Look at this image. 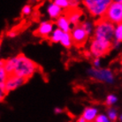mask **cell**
<instances>
[{
    "instance_id": "obj_1",
    "label": "cell",
    "mask_w": 122,
    "mask_h": 122,
    "mask_svg": "<svg viewBox=\"0 0 122 122\" xmlns=\"http://www.w3.org/2000/svg\"><path fill=\"white\" fill-rule=\"evenodd\" d=\"M38 70L39 66L31 58H28L22 53L16 56L15 67L12 73L13 75L21 77L28 81L35 73L38 72Z\"/></svg>"
},
{
    "instance_id": "obj_2",
    "label": "cell",
    "mask_w": 122,
    "mask_h": 122,
    "mask_svg": "<svg viewBox=\"0 0 122 122\" xmlns=\"http://www.w3.org/2000/svg\"><path fill=\"white\" fill-rule=\"evenodd\" d=\"M95 26H96V30L93 36L94 38L108 40L112 42L115 35L114 24L100 18L95 21Z\"/></svg>"
},
{
    "instance_id": "obj_3",
    "label": "cell",
    "mask_w": 122,
    "mask_h": 122,
    "mask_svg": "<svg viewBox=\"0 0 122 122\" xmlns=\"http://www.w3.org/2000/svg\"><path fill=\"white\" fill-rule=\"evenodd\" d=\"M100 18L112 24H122V5L119 2H112Z\"/></svg>"
},
{
    "instance_id": "obj_4",
    "label": "cell",
    "mask_w": 122,
    "mask_h": 122,
    "mask_svg": "<svg viewBox=\"0 0 122 122\" xmlns=\"http://www.w3.org/2000/svg\"><path fill=\"white\" fill-rule=\"evenodd\" d=\"M112 49V43L111 41L104 39H97L92 37L90 51L95 57H104L109 54Z\"/></svg>"
},
{
    "instance_id": "obj_5",
    "label": "cell",
    "mask_w": 122,
    "mask_h": 122,
    "mask_svg": "<svg viewBox=\"0 0 122 122\" xmlns=\"http://www.w3.org/2000/svg\"><path fill=\"white\" fill-rule=\"evenodd\" d=\"M82 3L88 8L90 14L96 17L98 15H103L107 10L108 6L112 3V1H108V0H85Z\"/></svg>"
},
{
    "instance_id": "obj_6",
    "label": "cell",
    "mask_w": 122,
    "mask_h": 122,
    "mask_svg": "<svg viewBox=\"0 0 122 122\" xmlns=\"http://www.w3.org/2000/svg\"><path fill=\"white\" fill-rule=\"evenodd\" d=\"M71 37H72V43L77 48H83L85 46L89 35L81 27V23L74 26L73 30H71Z\"/></svg>"
},
{
    "instance_id": "obj_7",
    "label": "cell",
    "mask_w": 122,
    "mask_h": 122,
    "mask_svg": "<svg viewBox=\"0 0 122 122\" xmlns=\"http://www.w3.org/2000/svg\"><path fill=\"white\" fill-rule=\"evenodd\" d=\"M63 15L67 19L70 24H73L74 26L79 24L80 18L82 16L83 10L77 7H68L63 11Z\"/></svg>"
},
{
    "instance_id": "obj_8",
    "label": "cell",
    "mask_w": 122,
    "mask_h": 122,
    "mask_svg": "<svg viewBox=\"0 0 122 122\" xmlns=\"http://www.w3.org/2000/svg\"><path fill=\"white\" fill-rule=\"evenodd\" d=\"M27 81H28L27 80L24 79V78H21V77L16 76V75H13V74L8 75L5 82L6 91H7V93L14 91L17 89H19L21 86L24 85Z\"/></svg>"
},
{
    "instance_id": "obj_9",
    "label": "cell",
    "mask_w": 122,
    "mask_h": 122,
    "mask_svg": "<svg viewBox=\"0 0 122 122\" xmlns=\"http://www.w3.org/2000/svg\"><path fill=\"white\" fill-rule=\"evenodd\" d=\"M55 23L51 20H45L42 21L39 24L37 29L36 30V35L37 36L43 37V38H49L51 34L53 31Z\"/></svg>"
},
{
    "instance_id": "obj_10",
    "label": "cell",
    "mask_w": 122,
    "mask_h": 122,
    "mask_svg": "<svg viewBox=\"0 0 122 122\" xmlns=\"http://www.w3.org/2000/svg\"><path fill=\"white\" fill-rule=\"evenodd\" d=\"M89 74L92 77L96 78L97 80H100V81H104L107 82H112L113 80L112 73H111L110 70H104V69H96V68H92L89 71Z\"/></svg>"
},
{
    "instance_id": "obj_11",
    "label": "cell",
    "mask_w": 122,
    "mask_h": 122,
    "mask_svg": "<svg viewBox=\"0 0 122 122\" xmlns=\"http://www.w3.org/2000/svg\"><path fill=\"white\" fill-rule=\"evenodd\" d=\"M58 29H60L63 33H71V28H70V23L67 20V19L65 17L63 14L61 16H59L56 21L54 22Z\"/></svg>"
},
{
    "instance_id": "obj_12",
    "label": "cell",
    "mask_w": 122,
    "mask_h": 122,
    "mask_svg": "<svg viewBox=\"0 0 122 122\" xmlns=\"http://www.w3.org/2000/svg\"><path fill=\"white\" fill-rule=\"evenodd\" d=\"M47 13L51 20H57L59 16L62 15L63 10L61 9L60 7H58L57 5H55L53 2H51L47 7Z\"/></svg>"
},
{
    "instance_id": "obj_13",
    "label": "cell",
    "mask_w": 122,
    "mask_h": 122,
    "mask_svg": "<svg viewBox=\"0 0 122 122\" xmlns=\"http://www.w3.org/2000/svg\"><path fill=\"white\" fill-rule=\"evenodd\" d=\"M16 63V56L8 58L6 59H4V68L5 72L7 73L8 75H12L14 71V67H15Z\"/></svg>"
},
{
    "instance_id": "obj_14",
    "label": "cell",
    "mask_w": 122,
    "mask_h": 122,
    "mask_svg": "<svg viewBox=\"0 0 122 122\" xmlns=\"http://www.w3.org/2000/svg\"><path fill=\"white\" fill-rule=\"evenodd\" d=\"M63 34L64 33H63L60 29H58V28L53 29L52 33L51 34V36H49L48 39L50 40L51 43H59L61 40V37H62V36H63Z\"/></svg>"
},
{
    "instance_id": "obj_15",
    "label": "cell",
    "mask_w": 122,
    "mask_h": 122,
    "mask_svg": "<svg viewBox=\"0 0 122 122\" xmlns=\"http://www.w3.org/2000/svg\"><path fill=\"white\" fill-rule=\"evenodd\" d=\"M96 114H97L96 109H94V108H86L82 117L88 122H94Z\"/></svg>"
},
{
    "instance_id": "obj_16",
    "label": "cell",
    "mask_w": 122,
    "mask_h": 122,
    "mask_svg": "<svg viewBox=\"0 0 122 122\" xmlns=\"http://www.w3.org/2000/svg\"><path fill=\"white\" fill-rule=\"evenodd\" d=\"M59 43L64 46V47L67 48V49L71 48V46H72L73 43H72V37H71L70 33L63 34V36H62V37H61V40Z\"/></svg>"
},
{
    "instance_id": "obj_17",
    "label": "cell",
    "mask_w": 122,
    "mask_h": 122,
    "mask_svg": "<svg viewBox=\"0 0 122 122\" xmlns=\"http://www.w3.org/2000/svg\"><path fill=\"white\" fill-rule=\"evenodd\" d=\"M53 3L57 5L58 7H60L61 9H66L68 7H70V1H67V0H55L53 1Z\"/></svg>"
},
{
    "instance_id": "obj_18",
    "label": "cell",
    "mask_w": 122,
    "mask_h": 122,
    "mask_svg": "<svg viewBox=\"0 0 122 122\" xmlns=\"http://www.w3.org/2000/svg\"><path fill=\"white\" fill-rule=\"evenodd\" d=\"M7 94H8V93L6 91L5 84H0V103H2V102L5 99Z\"/></svg>"
},
{
    "instance_id": "obj_19",
    "label": "cell",
    "mask_w": 122,
    "mask_h": 122,
    "mask_svg": "<svg viewBox=\"0 0 122 122\" xmlns=\"http://www.w3.org/2000/svg\"><path fill=\"white\" fill-rule=\"evenodd\" d=\"M115 36H116L117 42H122V24H119L115 31Z\"/></svg>"
},
{
    "instance_id": "obj_20",
    "label": "cell",
    "mask_w": 122,
    "mask_h": 122,
    "mask_svg": "<svg viewBox=\"0 0 122 122\" xmlns=\"http://www.w3.org/2000/svg\"><path fill=\"white\" fill-rule=\"evenodd\" d=\"M32 12V6L30 5H25L21 8V13L24 16H28Z\"/></svg>"
},
{
    "instance_id": "obj_21",
    "label": "cell",
    "mask_w": 122,
    "mask_h": 122,
    "mask_svg": "<svg viewBox=\"0 0 122 122\" xmlns=\"http://www.w3.org/2000/svg\"><path fill=\"white\" fill-rule=\"evenodd\" d=\"M117 101V98L116 97H114V96H109L108 97H107V100H106V105H108V106H110V105H112V104H114L115 102Z\"/></svg>"
},
{
    "instance_id": "obj_22",
    "label": "cell",
    "mask_w": 122,
    "mask_h": 122,
    "mask_svg": "<svg viewBox=\"0 0 122 122\" xmlns=\"http://www.w3.org/2000/svg\"><path fill=\"white\" fill-rule=\"evenodd\" d=\"M108 115H109V118H110L112 120H116L117 119V113L116 112L112 109H110V110L108 111Z\"/></svg>"
},
{
    "instance_id": "obj_23",
    "label": "cell",
    "mask_w": 122,
    "mask_h": 122,
    "mask_svg": "<svg viewBox=\"0 0 122 122\" xmlns=\"http://www.w3.org/2000/svg\"><path fill=\"white\" fill-rule=\"evenodd\" d=\"M107 118L104 115H99L97 118H95L94 122H107Z\"/></svg>"
},
{
    "instance_id": "obj_24",
    "label": "cell",
    "mask_w": 122,
    "mask_h": 122,
    "mask_svg": "<svg viewBox=\"0 0 122 122\" xmlns=\"http://www.w3.org/2000/svg\"><path fill=\"white\" fill-rule=\"evenodd\" d=\"M7 36L9 37V38H14L15 36H17V33H16L15 31H13V30H12V31H9V32H7Z\"/></svg>"
},
{
    "instance_id": "obj_25",
    "label": "cell",
    "mask_w": 122,
    "mask_h": 122,
    "mask_svg": "<svg viewBox=\"0 0 122 122\" xmlns=\"http://www.w3.org/2000/svg\"><path fill=\"white\" fill-rule=\"evenodd\" d=\"M64 112V111H63V109H60V108H58V107H57V108H55V109H54V112L57 113V114H58V113H61V112Z\"/></svg>"
},
{
    "instance_id": "obj_26",
    "label": "cell",
    "mask_w": 122,
    "mask_h": 122,
    "mask_svg": "<svg viewBox=\"0 0 122 122\" xmlns=\"http://www.w3.org/2000/svg\"><path fill=\"white\" fill-rule=\"evenodd\" d=\"M78 122H88V121H87V120H86L83 117H81V118L78 119Z\"/></svg>"
},
{
    "instance_id": "obj_27",
    "label": "cell",
    "mask_w": 122,
    "mask_h": 122,
    "mask_svg": "<svg viewBox=\"0 0 122 122\" xmlns=\"http://www.w3.org/2000/svg\"><path fill=\"white\" fill-rule=\"evenodd\" d=\"M94 64H95V66H98V65H99V59H98V58H97V59H95Z\"/></svg>"
},
{
    "instance_id": "obj_28",
    "label": "cell",
    "mask_w": 122,
    "mask_h": 122,
    "mask_svg": "<svg viewBox=\"0 0 122 122\" xmlns=\"http://www.w3.org/2000/svg\"><path fill=\"white\" fill-rule=\"evenodd\" d=\"M118 2H119V3H120L122 5V0H120V1H118Z\"/></svg>"
},
{
    "instance_id": "obj_29",
    "label": "cell",
    "mask_w": 122,
    "mask_h": 122,
    "mask_svg": "<svg viewBox=\"0 0 122 122\" xmlns=\"http://www.w3.org/2000/svg\"><path fill=\"white\" fill-rule=\"evenodd\" d=\"M120 120H121V121H122V116L120 117Z\"/></svg>"
},
{
    "instance_id": "obj_30",
    "label": "cell",
    "mask_w": 122,
    "mask_h": 122,
    "mask_svg": "<svg viewBox=\"0 0 122 122\" xmlns=\"http://www.w3.org/2000/svg\"><path fill=\"white\" fill-rule=\"evenodd\" d=\"M0 48H1V43H0Z\"/></svg>"
},
{
    "instance_id": "obj_31",
    "label": "cell",
    "mask_w": 122,
    "mask_h": 122,
    "mask_svg": "<svg viewBox=\"0 0 122 122\" xmlns=\"http://www.w3.org/2000/svg\"><path fill=\"white\" fill-rule=\"evenodd\" d=\"M107 122H109V121H107Z\"/></svg>"
}]
</instances>
